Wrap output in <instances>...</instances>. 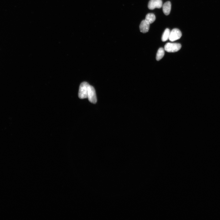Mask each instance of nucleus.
I'll use <instances>...</instances> for the list:
<instances>
[{
    "label": "nucleus",
    "mask_w": 220,
    "mask_h": 220,
    "mask_svg": "<svg viewBox=\"0 0 220 220\" xmlns=\"http://www.w3.org/2000/svg\"><path fill=\"white\" fill-rule=\"evenodd\" d=\"M165 55V49L162 48H160L158 50L156 55V59L157 61L161 60L163 57Z\"/></svg>",
    "instance_id": "nucleus-9"
},
{
    "label": "nucleus",
    "mask_w": 220,
    "mask_h": 220,
    "mask_svg": "<svg viewBox=\"0 0 220 220\" xmlns=\"http://www.w3.org/2000/svg\"><path fill=\"white\" fill-rule=\"evenodd\" d=\"M162 6V0H150L148 5V8L151 10H153L156 8H160Z\"/></svg>",
    "instance_id": "nucleus-5"
},
{
    "label": "nucleus",
    "mask_w": 220,
    "mask_h": 220,
    "mask_svg": "<svg viewBox=\"0 0 220 220\" xmlns=\"http://www.w3.org/2000/svg\"><path fill=\"white\" fill-rule=\"evenodd\" d=\"M181 48V45L180 44L168 43L165 45L164 49L167 52L171 53L178 51Z\"/></svg>",
    "instance_id": "nucleus-3"
},
{
    "label": "nucleus",
    "mask_w": 220,
    "mask_h": 220,
    "mask_svg": "<svg viewBox=\"0 0 220 220\" xmlns=\"http://www.w3.org/2000/svg\"><path fill=\"white\" fill-rule=\"evenodd\" d=\"M145 20L150 24L155 21L156 17L154 14L149 13L146 15Z\"/></svg>",
    "instance_id": "nucleus-8"
},
{
    "label": "nucleus",
    "mask_w": 220,
    "mask_h": 220,
    "mask_svg": "<svg viewBox=\"0 0 220 220\" xmlns=\"http://www.w3.org/2000/svg\"><path fill=\"white\" fill-rule=\"evenodd\" d=\"M150 27V24L145 20H143L141 22L139 26L141 32L146 33L148 32Z\"/></svg>",
    "instance_id": "nucleus-6"
},
{
    "label": "nucleus",
    "mask_w": 220,
    "mask_h": 220,
    "mask_svg": "<svg viewBox=\"0 0 220 220\" xmlns=\"http://www.w3.org/2000/svg\"><path fill=\"white\" fill-rule=\"evenodd\" d=\"M87 98L90 102L96 104L97 102V98L95 88L92 86L89 85L88 87Z\"/></svg>",
    "instance_id": "nucleus-2"
},
{
    "label": "nucleus",
    "mask_w": 220,
    "mask_h": 220,
    "mask_svg": "<svg viewBox=\"0 0 220 220\" xmlns=\"http://www.w3.org/2000/svg\"><path fill=\"white\" fill-rule=\"evenodd\" d=\"M182 36L181 31L177 29H173L170 32L169 40L171 42L175 41L180 38Z\"/></svg>",
    "instance_id": "nucleus-4"
},
{
    "label": "nucleus",
    "mask_w": 220,
    "mask_h": 220,
    "mask_svg": "<svg viewBox=\"0 0 220 220\" xmlns=\"http://www.w3.org/2000/svg\"><path fill=\"white\" fill-rule=\"evenodd\" d=\"M89 85V84L86 82H83L81 84L78 93V96L80 98L83 99L87 98L88 89Z\"/></svg>",
    "instance_id": "nucleus-1"
},
{
    "label": "nucleus",
    "mask_w": 220,
    "mask_h": 220,
    "mask_svg": "<svg viewBox=\"0 0 220 220\" xmlns=\"http://www.w3.org/2000/svg\"><path fill=\"white\" fill-rule=\"evenodd\" d=\"M170 32V31L169 29H166L165 30L162 37L161 39L162 41L165 42L169 39Z\"/></svg>",
    "instance_id": "nucleus-10"
},
{
    "label": "nucleus",
    "mask_w": 220,
    "mask_h": 220,
    "mask_svg": "<svg viewBox=\"0 0 220 220\" xmlns=\"http://www.w3.org/2000/svg\"><path fill=\"white\" fill-rule=\"evenodd\" d=\"M171 9V4L170 1L165 2L163 6V10L164 14L167 15L169 14Z\"/></svg>",
    "instance_id": "nucleus-7"
}]
</instances>
